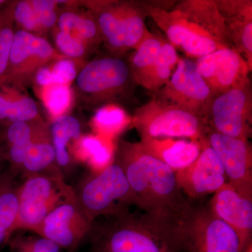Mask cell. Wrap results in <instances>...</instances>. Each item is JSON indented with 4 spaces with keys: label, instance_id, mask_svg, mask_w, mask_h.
<instances>
[{
    "label": "cell",
    "instance_id": "38",
    "mask_svg": "<svg viewBox=\"0 0 252 252\" xmlns=\"http://www.w3.org/2000/svg\"><path fill=\"white\" fill-rule=\"evenodd\" d=\"M34 138L33 137L31 140L28 142H22V143L12 144L10 146L9 157L11 161L15 164H23L25 159L27 157L28 152Z\"/></svg>",
    "mask_w": 252,
    "mask_h": 252
},
{
    "label": "cell",
    "instance_id": "31",
    "mask_svg": "<svg viewBox=\"0 0 252 252\" xmlns=\"http://www.w3.org/2000/svg\"><path fill=\"white\" fill-rule=\"evenodd\" d=\"M55 160L56 152L53 144L34 139L23 164L28 171L39 172L49 166Z\"/></svg>",
    "mask_w": 252,
    "mask_h": 252
},
{
    "label": "cell",
    "instance_id": "12",
    "mask_svg": "<svg viewBox=\"0 0 252 252\" xmlns=\"http://www.w3.org/2000/svg\"><path fill=\"white\" fill-rule=\"evenodd\" d=\"M199 142L201 150L195 161L185 170L176 172L181 190L192 198L214 194L227 183L223 166L206 136Z\"/></svg>",
    "mask_w": 252,
    "mask_h": 252
},
{
    "label": "cell",
    "instance_id": "34",
    "mask_svg": "<svg viewBox=\"0 0 252 252\" xmlns=\"http://www.w3.org/2000/svg\"><path fill=\"white\" fill-rule=\"evenodd\" d=\"M14 19V23L21 28L20 30L39 36H42L46 33L39 23L31 0L15 1Z\"/></svg>",
    "mask_w": 252,
    "mask_h": 252
},
{
    "label": "cell",
    "instance_id": "32",
    "mask_svg": "<svg viewBox=\"0 0 252 252\" xmlns=\"http://www.w3.org/2000/svg\"><path fill=\"white\" fill-rule=\"evenodd\" d=\"M19 200L7 186L0 181V233H9L17 220Z\"/></svg>",
    "mask_w": 252,
    "mask_h": 252
},
{
    "label": "cell",
    "instance_id": "8",
    "mask_svg": "<svg viewBox=\"0 0 252 252\" xmlns=\"http://www.w3.org/2000/svg\"><path fill=\"white\" fill-rule=\"evenodd\" d=\"M64 58L45 38L19 30L15 32L9 66L1 86L9 84L23 90L41 67Z\"/></svg>",
    "mask_w": 252,
    "mask_h": 252
},
{
    "label": "cell",
    "instance_id": "15",
    "mask_svg": "<svg viewBox=\"0 0 252 252\" xmlns=\"http://www.w3.org/2000/svg\"><path fill=\"white\" fill-rule=\"evenodd\" d=\"M217 7L224 20L230 45L252 69V1L219 0Z\"/></svg>",
    "mask_w": 252,
    "mask_h": 252
},
{
    "label": "cell",
    "instance_id": "28",
    "mask_svg": "<svg viewBox=\"0 0 252 252\" xmlns=\"http://www.w3.org/2000/svg\"><path fill=\"white\" fill-rule=\"evenodd\" d=\"M4 94L7 99L6 120L10 123H28L39 116L37 104L29 96L21 94L11 86L5 89Z\"/></svg>",
    "mask_w": 252,
    "mask_h": 252
},
{
    "label": "cell",
    "instance_id": "43",
    "mask_svg": "<svg viewBox=\"0 0 252 252\" xmlns=\"http://www.w3.org/2000/svg\"><path fill=\"white\" fill-rule=\"evenodd\" d=\"M5 3H6V1H4V0H0V6H1V5L4 4Z\"/></svg>",
    "mask_w": 252,
    "mask_h": 252
},
{
    "label": "cell",
    "instance_id": "6",
    "mask_svg": "<svg viewBox=\"0 0 252 252\" xmlns=\"http://www.w3.org/2000/svg\"><path fill=\"white\" fill-rule=\"evenodd\" d=\"M156 97L177 106L207 120L215 94L200 75L193 60L180 59L166 85L157 92Z\"/></svg>",
    "mask_w": 252,
    "mask_h": 252
},
{
    "label": "cell",
    "instance_id": "18",
    "mask_svg": "<svg viewBox=\"0 0 252 252\" xmlns=\"http://www.w3.org/2000/svg\"><path fill=\"white\" fill-rule=\"evenodd\" d=\"M175 7L203 28L222 46L232 48L224 20L219 11L216 1L187 0L178 3Z\"/></svg>",
    "mask_w": 252,
    "mask_h": 252
},
{
    "label": "cell",
    "instance_id": "4",
    "mask_svg": "<svg viewBox=\"0 0 252 252\" xmlns=\"http://www.w3.org/2000/svg\"><path fill=\"white\" fill-rule=\"evenodd\" d=\"M177 225L186 252H242L235 230L210 208L189 205Z\"/></svg>",
    "mask_w": 252,
    "mask_h": 252
},
{
    "label": "cell",
    "instance_id": "9",
    "mask_svg": "<svg viewBox=\"0 0 252 252\" xmlns=\"http://www.w3.org/2000/svg\"><path fill=\"white\" fill-rule=\"evenodd\" d=\"M251 82L215 96L207 120L218 133L248 140L252 132Z\"/></svg>",
    "mask_w": 252,
    "mask_h": 252
},
{
    "label": "cell",
    "instance_id": "2",
    "mask_svg": "<svg viewBox=\"0 0 252 252\" xmlns=\"http://www.w3.org/2000/svg\"><path fill=\"white\" fill-rule=\"evenodd\" d=\"M105 248L108 252H186L177 223L147 214L113 230Z\"/></svg>",
    "mask_w": 252,
    "mask_h": 252
},
{
    "label": "cell",
    "instance_id": "7",
    "mask_svg": "<svg viewBox=\"0 0 252 252\" xmlns=\"http://www.w3.org/2000/svg\"><path fill=\"white\" fill-rule=\"evenodd\" d=\"M146 14L165 32L169 43L191 58L202 57L224 47L180 10L142 4Z\"/></svg>",
    "mask_w": 252,
    "mask_h": 252
},
{
    "label": "cell",
    "instance_id": "22",
    "mask_svg": "<svg viewBox=\"0 0 252 252\" xmlns=\"http://www.w3.org/2000/svg\"><path fill=\"white\" fill-rule=\"evenodd\" d=\"M75 215V209L69 204L56 207L43 220L44 238L52 240L61 248H74L79 239V235L71 229V223Z\"/></svg>",
    "mask_w": 252,
    "mask_h": 252
},
{
    "label": "cell",
    "instance_id": "37",
    "mask_svg": "<svg viewBox=\"0 0 252 252\" xmlns=\"http://www.w3.org/2000/svg\"><path fill=\"white\" fill-rule=\"evenodd\" d=\"M33 137L34 134L29 123H10L6 130V138L9 141L10 145L28 142Z\"/></svg>",
    "mask_w": 252,
    "mask_h": 252
},
{
    "label": "cell",
    "instance_id": "14",
    "mask_svg": "<svg viewBox=\"0 0 252 252\" xmlns=\"http://www.w3.org/2000/svg\"><path fill=\"white\" fill-rule=\"evenodd\" d=\"M209 208L235 230L243 252L252 241V199L244 196L226 183L214 193Z\"/></svg>",
    "mask_w": 252,
    "mask_h": 252
},
{
    "label": "cell",
    "instance_id": "13",
    "mask_svg": "<svg viewBox=\"0 0 252 252\" xmlns=\"http://www.w3.org/2000/svg\"><path fill=\"white\" fill-rule=\"evenodd\" d=\"M83 204L88 211H109L118 201L135 203L130 186L119 164H111L89 181L83 189Z\"/></svg>",
    "mask_w": 252,
    "mask_h": 252
},
{
    "label": "cell",
    "instance_id": "16",
    "mask_svg": "<svg viewBox=\"0 0 252 252\" xmlns=\"http://www.w3.org/2000/svg\"><path fill=\"white\" fill-rule=\"evenodd\" d=\"M140 144L146 152L170 167L175 173L191 165L201 150L199 141L186 139L141 137Z\"/></svg>",
    "mask_w": 252,
    "mask_h": 252
},
{
    "label": "cell",
    "instance_id": "11",
    "mask_svg": "<svg viewBox=\"0 0 252 252\" xmlns=\"http://www.w3.org/2000/svg\"><path fill=\"white\" fill-rule=\"evenodd\" d=\"M200 75L215 96L250 83L252 69L233 48H223L195 61Z\"/></svg>",
    "mask_w": 252,
    "mask_h": 252
},
{
    "label": "cell",
    "instance_id": "5",
    "mask_svg": "<svg viewBox=\"0 0 252 252\" xmlns=\"http://www.w3.org/2000/svg\"><path fill=\"white\" fill-rule=\"evenodd\" d=\"M128 64L119 58L93 60L83 66L75 79L78 94L91 106L114 100L130 87Z\"/></svg>",
    "mask_w": 252,
    "mask_h": 252
},
{
    "label": "cell",
    "instance_id": "39",
    "mask_svg": "<svg viewBox=\"0 0 252 252\" xmlns=\"http://www.w3.org/2000/svg\"><path fill=\"white\" fill-rule=\"evenodd\" d=\"M61 247L46 238L39 239L26 249L24 252H60Z\"/></svg>",
    "mask_w": 252,
    "mask_h": 252
},
{
    "label": "cell",
    "instance_id": "20",
    "mask_svg": "<svg viewBox=\"0 0 252 252\" xmlns=\"http://www.w3.org/2000/svg\"><path fill=\"white\" fill-rule=\"evenodd\" d=\"M56 28L79 38L91 49L103 41L95 18L89 10L85 12L74 7L63 9L59 14Z\"/></svg>",
    "mask_w": 252,
    "mask_h": 252
},
{
    "label": "cell",
    "instance_id": "19",
    "mask_svg": "<svg viewBox=\"0 0 252 252\" xmlns=\"http://www.w3.org/2000/svg\"><path fill=\"white\" fill-rule=\"evenodd\" d=\"M97 21L102 39L113 52H126L122 25L116 10L115 1H89L82 4Z\"/></svg>",
    "mask_w": 252,
    "mask_h": 252
},
{
    "label": "cell",
    "instance_id": "25",
    "mask_svg": "<svg viewBox=\"0 0 252 252\" xmlns=\"http://www.w3.org/2000/svg\"><path fill=\"white\" fill-rule=\"evenodd\" d=\"M179 60L175 48L163 40L157 61L142 87L153 93L161 89L170 80Z\"/></svg>",
    "mask_w": 252,
    "mask_h": 252
},
{
    "label": "cell",
    "instance_id": "33",
    "mask_svg": "<svg viewBox=\"0 0 252 252\" xmlns=\"http://www.w3.org/2000/svg\"><path fill=\"white\" fill-rule=\"evenodd\" d=\"M54 41L56 49L60 54L74 61L84 59L91 50L79 38L59 30L55 32Z\"/></svg>",
    "mask_w": 252,
    "mask_h": 252
},
{
    "label": "cell",
    "instance_id": "35",
    "mask_svg": "<svg viewBox=\"0 0 252 252\" xmlns=\"http://www.w3.org/2000/svg\"><path fill=\"white\" fill-rule=\"evenodd\" d=\"M51 84L69 85L77 77L78 72L75 61L64 58L48 64Z\"/></svg>",
    "mask_w": 252,
    "mask_h": 252
},
{
    "label": "cell",
    "instance_id": "10",
    "mask_svg": "<svg viewBox=\"0 0 252 252\" xmlns=\"http://www.w3.org/2000/svg\"><path fill=\"white\" fill-rule=\"evenodd\" d=\"M206 139L220 159L227 183L252 199V150L249 140L222 135L210 127Z\"/></svg>",
    "mask_w": 252,
    "mask_h": 252
},
{
    "label": "cell",
    "instance_id": "3",
    "mask_svg": "<svg viewBox=\"0 0 252 252\" xmlns=\"http://www.w3.org/2000/svg\"><path fill=\"white\" fill-rule=\"evenodd\" d=\"M131 124L138 130L140 137L148 138L200 141L209 130L203 119L155 96L136 109Z\"/></svg>",
    "mask_w": 252,
    "mask_h": 252
},
{
    "label": "cell",
    "instance_id": "40",
    "mask_svg": "<svg viewBox=\"0 0 252 252\" xmlns=\"http://www.w3.org/2000/svg\"><path fill=\"white\" fill-rule=\"evenodd\" d=\"M7 99L4 92H0V121L6 120Z\"/></svg>",
    "mask_w": 252,
    "mask_h": 252
},
{
    "label": "cell",
    "instance_id": "17",
    "mask_svg": "<svg viewBox=\"0 0 252 252\" xmlns=\"http://www.w3.org/2000/svg\"><path fill=\"white\" fill-rule=\"evenodd\" d=\"M52 185L45 177L28 180L18 196L19 207L17 220L22 224L32 226L39 224L47 216Z\"/></svg>",
    "mask_w": 252,
    "mask_h": 252
},
{
    "label": "cell",
    "instance_id": "42",
    "mask_svg": "<svg viewBox=\"0 0 252 252\" xmlns=\"http://www.w3.org/2000/svg\"><path fill=\"white\" fill-rule=\"evenodd\" d=\"M7 233H0V244H1V243H3V242H4L5 238H6V236H7Z\"/></svg>",
    "mask_w": 252,
    "mask_h": 252
},
{
    "label": "cell",
    "instance_id": "24",
    "mask_svg": "<svg viewBox=\"0 0 252 252\" xmlns=\"http://www.w3.org/2000/svg\"><path fill=\"white\" fill-rule=\"evenodd\" d=\"M53 147L56 159L61 166H66L69 162L67 144L71 140L81 137V126L76 118L64 115L54 119L51 126Z\"/></svg>",
    "mask_w": 252,
    "mask_h": 252
},
{
    "label": "cell",
    "instance_id": "36",
    "mask_svg": "<svg viewBox=\"0 0 252 252\" xmlns=\"http://www.w3.org/2000/svg\"><path fill=\"white\" fill-rule=\"evenodd\" d=\"M32 6L37 15L38 19L44 31L52 29L57 24L58 1L54 0H31Z\"/></svg>",
    "mask_w": 252,
    "mask_h": 252
},
{
    "label": "cell",
    "instance_id": "1",
    "mask_svg": "<svg viewBox=\"0 0 252 252\" xmlns=\"http://www.w3.org/2000/svg\"><path fill=\"white\" fill-rule=\"evenodd\" d=\"M119 165L137 206L154 218L178 221L189 205L177 183L175 172L146 152L140 142L122 144Z\"/></svg>",
    "mask_w": 252,
    "mask_h": 252
},
{
    "label": "cell",
    "instance_id": "23",
    "mask_svg": "<svg viewBox=\"0 0 252 252\" xmlns=\"http://www.w3.org/2000/svg\"><path fill=\"white\" fill-rule=\"evenodd\" d=\"M163 40L149 32L140 46L134 50L129 68L135 84L143 86L158 56Z\"/></svg>",
    "mask_w": 252,
    "mask_h": 252
},
{
    "label": "cell",
    "instance_id": "21",
    "mask_svg": "<svg viewBox=\"0 0 252 252\" xmlns=\"http://www.w3.org/2000/svg\"><path fill=\"white\" fill-rule=\"evenodd\" d=\"M115 6L122 25L126 51L135 50L149 33L143 6L133 1H115Z\"/></svg>",
    "mask_w": 252,
    "mask_h": 252
},
{
    "label": "cell",
    "instance_id": "30",
    "mask_svg": "<svg viewBox=\"0 0 252 252\" xmlns=\"http://www.w3.org/2000/svg\"><path fill=\"white\" fill-rule=\"evenodd\" d=\"M15 1L9 3L0 11V86L9 66L10 54L14 42Z\"/></svg>",
    "mask_w": 252,
    "mask_h": 252
},
{
    "label": "cell",
    "instance_id": "41",
    "mask_svg": "<svg viewBox=\"0 0 252 252\" xmlns=\"http://www.w3.org/2000/svg\"><path fill=\"white\" fill-rule=\"evenodd\" d=\"M243 252H252V241L248 244Z\"/></svg>",
    "mask_w": 252,
    "mask_h": 252
},
{
    "label": "cell",
    "instance_id": "27",
    "mask_svg": "<svg viewBox=\"0 0 252 252\" xmlns=\"http://www.w3.org/2000/svg\"><path fill=\"white\" fill-rule=\"evenodd\" d=\"M93 126L99 135L112 139L132 123L122 107L114 104L102 106L93 118Z\"/></svg>",
    "mask_w": 252,
    "mask_h": 252
},
{
    "label": "cell",
    "instance_id": "29",
    "mask_svg": "<svg viewBox=\"0 0 252 252\" xmlns=\"http://www.w3.org/2000/svg\"><path fill=\"white\" fill-rule=\"evenodd\" d=\"M39 96L44 107L53 119L66 115L74 101L69 85L54 84L39 88Z\"/></svg>",
    "mask_w": 252,
    "mask_h": 252
},
{
    "label": "cell",
    "instance_id": "26",
    "mask_svg": "<svg viewBox=\"0 0 252 252\" xmlns=\"http://www.w3.org/2000/svg\"><path fill=\"white\" fill-rule=\"evenodd\" d=\"M79 140L81 156L95 170L100 172L112 164L114 145L112 139L97 135L84 136Z\"/></svg>",
    "mask_w": 252,
    "mask_h": 252
}]
</instances>
